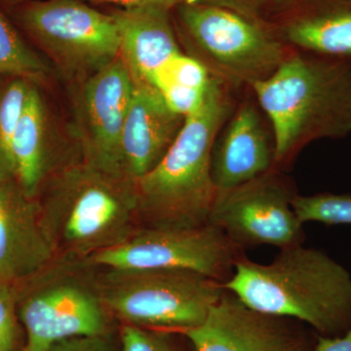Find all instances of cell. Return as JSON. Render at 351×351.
Instances as JSON below:
<instances>
[{
    "instance_id": "6da1fadb",
    "label": "cell",
    "mask_w": 351,
    "mask_h": 351,
    "mask_svg": "<svg viewBox=\"0 0 351 351\" xmlns=\"http://www.w3.org/2000/svg\"><path fill=\"white\" fill-rule=\"evenodd\" d=\"M234 90L212 77L201 107L154 169L135 182L140 228H189L208 223L218 189L211 174L215 141L237 107Z\"/></svg>"
},
{
    "instance_id": "7a4b0ae2",
    "label": "cell",
    "mask_w": 351,
    "mask_h": 351,
    "mask_svg": "<svg viewBox=\"0 0 351 351\" xmlns=\"http://www.w3.org/2000/svg\"><path fill=\"white\" fill-rule=\"evenodd\" d=\"M251 91L274 134V169L311 143L351 134L350 60L295 51Z\"/></svg>"
},
{
    "instance_id": "3957f363",
    "label": "cell",
    "mask_w": 351,
    "mask_h": 351,
    "mask_svg": "<svg viewBox=\"0 0 351 351\" xmlns=\"http://www.w3.org/2000/svg\"><path fill=\"white\" fill-rule=\"evenodd\" d=\"M226 290L254 311L301 321L323 337L351 327V276L324 252L302 244L280 249L267 265L240 258Z\"/></svg>"
},
{
    "instance_id": "277c9868",
    "label": "cell",
    "mask_w": 351,
    "mask_h": 351,
    "mask_svg": "<svg viewBox=\"0 0 351 351\" xmlns=\"http://www.w3.org/2000/svg\"><path fill=\"white\" fill-rule=\"evenodd\" d=\"M36 200L55 257L90 258L123 243L140 228L135 184L82 158L51 176Z\"/></svg>"
},
{
    "instance_id": "5b68a950",
    "label": "cell",
    "mask_w": 351,
    "mask_h": 351,
    "mask_svg": "<svg viewBox=\"0 0 351 351\" xmlns=\"http://www.w3.org/2000/svg\"><path fill=\"white\" fill-rule=\"evenodd\" d=\"M15 288L23 351H47L64 339L119 328L101 298L99 267L88 258L54 257Z\"/></svg>"
},
{
    "instance_id": "8992f818",
    "label": "cell",
    "mask_w": 351,
    "mask_h": 351,
    "mask_svg": "<svg viewBox=\"0 0 351 351\" xmlns=\"http://www.w3.org/2000/svg\"><path fill=\"white\" fill-rule=\"evenodd\" d=\"M173 11L189 55L233 90L265 82L295 52L263 23L225 7L188 2Z\"/></svg>"
},
{
    "instance_id": "52a82bcc",
    "label": "cell",
    "mask_w": 351,
    "mask_h": 351,
    "mask_svg": "<svg viewBox=\"0 0 351 351\" xmlns=\"http://www.w3.org/2000/svg\"><path fill=\"white\" fill-rule=\"evenodd\" d=\"M99 285L117 324L178 332L203 324L226 291L216 279L184 269L99 267Z\"/></svg>"
},
{
    "instance_id": "ba28073f",
    "label": "cell",
    "mask_w": 351,
    "mask_h": 351,
    "mask_svg": "<svg viewBox=\"0 0 351 351\" xmlns=\"http://www.w3.org/2000/svg\"><path fill=\"white\" fill-rule=\"evenodd\" d=\"M15 7L23 29L69 80L82 82L120 56L121 36L112 14L83 0H27Z\"/></svg>"
},
{
    "instance_id": "9c48e42d",
    "label": "cell",
    "mask_w": 351,
    "mask_h": 351,
    "mask_svg": "<svg viewBox=\"0 0 351 351\" xmlns=\"http://www.w3.org/2000/svg\"><path fill=\"white\" fill-rule=\"evenodd\" d=\"M218 226L138 228L123 243L87 258L97 267L120 269H184L223 284L244 257Z\"/></svg>"
},
{
    "instance_id": "30bf717a",
    "label": "cell",
    "mask_w": 351,
    "mask_h": 351,
    "mask_svg": "<svg viewBox=\"0 0 351 351\" xmlns=\"http://www.w3.org/2000/svg\"><path fill=\"white\" fill-rule=\"evenodd\" d=\"M298 195L292 179L274 168L234 188L218 189L208 223L218 226L242 249L302 244L304 223L292 206Z\"/></svg>"
},
{
    "instance_id": "8fae6325",
    "label": "cell",
    "mask_w": 351,
    "mask_h": 351,
    "mask_svg": "<svg viewBox=\"0 0 351 351\" xmlns=\"http://www.w3.org/2000/svg\"><path fill=\"white\" fill-rule=\"evenodd\" d=\"M134 90L130 71L119 56L80 82L75 97V131L80 157L120 178H123L120 140Z\"/></svg>"
},
{
    "instance_id": "7c38bea8",
    "label": "cell",
    "mask_w": 351,
    "mask_h": 351,
    "mask_svg": "<svg viewBox=\"0 0 351 351\" xmlns=\"http://www.w3.org/2000/svg\"><path fill=\"white\" fill-rule=\"evenodd\" d=\"M293 320L254 311L226 289L205 322L181 334L195 351H313Z\"/></svg>"
},
{
    "instance_id": "4fadbf2b",
    "label": "cell",
    "mask_w": 351,
    "mask_h": 351,
    "mask_svg": "<svg viewBox=\"0 0 351 351\" xmlns=\"http://www.w3.org/2000/svg\"><path fill=\"white\" fill-rule=\"evenodd\" d=\"M263 23L295 52L351 61V0H271Z\"/></svg>"
},
{
    "instance_id": "5bb4252c",
    "label": "cell",
    "mask_w": 351,
    "mask_h": 351,
    "mask_svg": "<svg viewBox=\"0 0 351 351\" xmlns=\"http://www.w3.org/2000/svg\"><path fill=\"white\" fill-rule=\"evenodd\" d=\"M263 114L252 92L237 104L219 131L211 156L212 179L217 189L234 188L274 169V134Z\"/></svg>"
},
{
    "instance_id": "9a60e30c",
    "label": "cell",
    "mask_w": 351,
    "mask_h": 351,
    "mask_svg": "<svg viewBox=\"0 0 351 351\" xmlns=\"http://www.w3.org/2000/svg\"><path fill=\"white\" fill-rule=\"evenodd\" d=\"M186 117L171 110L152 85L136 84L120 140V168L135 182L158 165L179 136Z\"/></svg>"
},
{
    "instance_id": "2e32d148",
    "label": "cell",
    "mask_w": 351,
    "mask_h": 351,
    "mask_svg": "<svg viewBox=\"0 0 351 351\" xmlns=\"http://www.w3.org/2000/svg\"><path fill=\"white\" fill-rule=\"evenodd\" d=\"M54 257L36 198L25 195L15 181H0V280L20 283Z\"/></svg>"
},
{
    "instance_id": "e0dca14e",
    "label": "cell",
    "mask_w": 351,
    "mask_h": 351,
    "mask_svg": "<svg viewBox=\"0 0 351 351\" xmlns=\"http://www.w3.org/2000/svg\"><path fill=\"white\" fill-rule=\"evenodd\" d=\"M172 9L157 5L113 11L121 36V56L136 84L152 85L157 71L182 51ZM156 88V87H154Z\"/></svg>"
},
{
    "instance_id": "ac0fdd59",
    "label": "cell",
    "mask_w": 351,
    "mask_h": 351,
    "mask_svg": "<svg viewBox=\"0 0 351 351\" xmlns=\"http://www.w3.org/2000/svg\"><path fill=\"white\" fill-rule=\"evenodd\" d=\"M53 132L45 101L36 83H32L11 144L14 181L29 197H38L51 176L75 160L62 157Z\"/></svg>"
},
{
    "instance_id": "d6986e66",
    "label": "cell",
    "mask_w": 351,
    "mask_h": 351,
    "mask_svg": "<svg viewBox=\"0 0 351 351\" xmlns=\"http://www.w3.org/2000/svg\"><path fill=\"white\" fill-rule=\"evenodd\" d=\"M32 83L21 77L0 78V181H14L11 144Z\"/></svg>"
},
{
    "instance_id": "ffe728a7",
    "label": "cell",
    "mask_w": 351,
    "mask_h": 351,
    "mask_svg": "<svg viewBox=\"0 0 351 351\" xmlns=\"http://www.w3.org/2000/svg\"><path fill=\"white\" fill-rule=\"evenodd\" d=\"M47 71V66L0 10V76L24 78L36 84L46 77Z\"/></svg>"
},
{
    "instance_id": "44dd1931",
    "label": "cell",
    "mask_w": 351,
    "mask_h": 351,
    "mask_svg": "<svg viewBox=\"0 0 351 351\" xmlns=\"http://www.w3.org/2000/svg\"><path fill=\"white\" fill-rule=\"evenodd\" d=\"M302 223L319 221L325 225H351V195L321 193L295 196L292 203Z\"/></svg>"
},
{
    "instance_id": "7402d4cb",
    "label": "cell",
    "mask_w": 351,
    "mask_h": 351,
    "mask_svg": "<svg viewBox=\"0 0 351 351\" xmlns=\"http://www.w3.org/2000/svg\"><path fill=\"white\" fill-rule=\"evenodd\" d=\"M212 76L195 58L180 53L159 69L152 80L156 90L166 85L206 90Z\"/></svg>"
},
{
    "instance_id": "603a6c76",
    "label": "cell",
    "mask_w": 351,
    "mask_h": 351,
    "mask_svg": "<svg viewBox=\"0 0 351 351\" xmlns=\"http://www.w3.org/2000/svg\"><path fill=\"white\" fill-rule=\"evenodd\" d=\"M24 335L15 285L0 280V351L24 350Z\"/></svg>"
},
{
    "instance_id": "cb8c5ba5",
    "label": "cell",
    "mask_w": 351,
    "mask_h": 351,
    "mask_svg": "<svg viewBox=\"0 0 351 351\" xmlns=\"http://www.w3.org/2000/svg\"><path fill=\"white\" fill-rule=\"evenodd\" d=\"M120 351H179L170 331L119 325Z\"/></svg>"
},
{
    "instance_id": "d4e9b609",
    "label": "cell",
    "mask_w": 351,
    "mask_h": 351,
    "mask_svg": "<svg viewBox=\"0 0 351 351\" xmlns=\"http://www.w3.org/2000/svg\"><path fill=\"white\" fill-rule=\"evenodd\" d=\"M47 351H120L119 328L106 335L64 339Z\"/></svg>"
},
{
    "instance_id": "484cf974",
    "label": "cell",
    "mask_w": 351,
    "mask_h": 351,
    "mask_svg": "<svg viewBox=\"0 0 351 351\" xmlns=\"http://www.w3.org/2000/svg\"><path fill=\"white\" fill-rule=\"evenodd\" d=\"M271 0H198L196 2L225 7L249 19L263 23V15Z\"/></svg>"
},
{
    "instance_id": "4316f807",
    "label": "cell",
    "mask_w": 351,
    "mask_h": 351,
    "mask_svg": "<svg viewBox=\"0 0 351 351\" xmlns=\"http://www.w3.org/2000/svg\"><path fill=\"white\" fill-rule=\"evenodd\" d=\"M3 3L9 6H17L27 0H1ZM92 1L106 2V3L115 4L121 8H131V7H138L144 5H157L167 7V8L174 9L181 4L188 3V2H196L198 0H92Z\"/></svg>"
},
{
    "instance_id": "83f0119b",
    "label": "cell",
    "mask_w": 351,
    "mask_h": 351,
    "mask_svg": "<svg viewBox=\"0 0 351 351\" xmlns=\"http://www.w3.org/2000/svg\"><path fill=\"white\" fill-rule=\"evenodd\" d=\"M313 351H351V327L341 336H320Z\"/></svg>"
}]
</instances>
